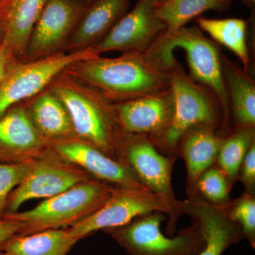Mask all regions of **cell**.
<instances>
[{"instance_id": "1", "label": "cell", "mask_w": 255, "mask_h": 255, "mask_svg": "<svg viewBox=\"0 0 255 255\" xmlns=\"http://www.w3.org/2000/svg\"><path fill=\"white\" fill-rule=\"evenodd\" d=\"M71 67L84 81L111 98L127 100L167 90L172 70L166 68L150 49L115 58L95 57Z\"/></svg>"}, {"instance_id": "2", "label": "cell", "mask_w": 255, "mask_h": 255, "mask_svg": "<svg viewBox=\"0 0 255 255\" xmlns=\"http://www.w3.org/2000/svg\"><path fill=\"white\" fill-rule=\"evenodd\" d=\"M176 48L185 50L191 80L206 85L214 92L222 107L223 120L227 122L230 99L217 46L199 28L183 26L174 31L165 30L150 47L157 59L169 70L177 65L173 55Z\"/></svg>"}, {"instance_id": "3", "label": "cell", "mask_w": 255, "mask_h": 255, "mask_svg": "<svg viewBox=\"0 0 255 255\" xmlns=\"http://www.w3.org/2000/svg\"><path fill=\"white\" fill-rule=\"evenodd\" d=\"M114 189L105 183L90 179L46 199L33 209L6 213L2 217L22 223L24 230L21 235L70 228L100 209Z\"/></svg>"}, {"instance_id": "4", "label": "cell", "mask_w": 255, "mask_h": 255, "mask_svg": "<svg viewBox=\"0 0 255 255\" xmlns=\"http://www.w3.org/2000/svg\"><path fill=\"white\" fill-rule=\"evenodd\" d=\"M163 213L143 215L121 227L104 231L128 255H198L204 248V239L196 221L174 237L161 231Z\"/></svg>"}, {"instance_id": "5", "label": "cell", "mask_w": 255, "mask_h": 255, "mask_svg": "<svg viewBox=\"0 0 255 255\" xmlns=\"http://www.w3.org/2000/svg\"><path fill=\"white\" fill-rule=\"evenodd\" d=\"M155 212L168 215L167 233L172 236L177 221L172 208L163 198L145 187H117L100 209L67 229L70 236L79 241L97 231L121 227L137 217Z\"/></svg>"}, {"instance_id": "6", "label": "cell", "mask_w": 255, "mask_h": 255, "mask_svg": "<svg viewBox=\"0 0 255 255\" xmlns=\"http://www.w3.org/2000/svg\"><path fill=\"white\" fill-rule=\"evenodd\" d=\"M97 57L91 46L55 53L32 63L9 66L0 82V118L11 106L37 95L60 72L81 60Z\"/></svg>"}, {"instance_id": "7", "label": "cell", "mask_w": 255, "mask_h": 255, "mask_svg": "<svg viewBox=\"0 0 255 255\" xmlns=\"http://www.w3.org/2000/svg\"><path fill=\"white\" fill-rule=\"evenodd\" d=\"M170 90L173 97V116L157 145L174 151L188 132L204 126L214 127L218 119L214 105L205 92L179 70L177 64L172 70Z\"/></svg>"}, {"instance_id": "8", "label": "cell", "mask_w": 255, "mask_h": 255, "mask_svg": "<svg viewBox=\"0 0 255 255\" xmlns=\"http://www.w3.org/2000/svg\"><path fill=\"white\" fill-rule=\"evenodd\" d=\"M90 179L87 172L63 160L53 151L43 154L36 159L26 177L11 191L6 213L16 212L28 200L53 197Z\"/></svg>"}, {"instance_id": "9", "label": "cell", "mask_w": 255, "mask_h": 255, "mask_svg": "<svg viewBox=\"0 0 255 255\" xmlns=\"http://www.w3.org/2000/svg\"><path fill=\"white\" fill-rule=\"evenodd\" d=\"M155 9L152 0H139L131 11L122 16L100 41L91 46L94 53L100 56L110 51H146L167 29Z\"/></svg>"}, {"instance_id": "10", "label": "cell", "mask_w": 255, "mask_h": 255, "mask_svg": "<svg viewBox=\"0 0 255 255\" xmlns=\"http://www.w3.org/2000/svg\"><path fill=\"white\" fill-rule=\"evenodd\" d=\"M148 137L133 135L124 144L125 162L143 187L163 198L177 221L181 214L172 185V160L159 153Z\"/></svg>"}, {"instance_id": "11", "label": "cell", "mask_w": 255, "mask_h": 255, "mask_svg": "<svg viewBox=\"0 0 255 255\" xmlns=\"http://www.w3.org/2000/svg\"><path fill=\"white\" fill-rule=\"evenodd\" d=\"M173 111V97L169 87L164 91L122 102L115 107L114 113L124 132L149 135L156 145L167 131Z\"/></svg>"}, {"instance_id": "12", "label": "cell", "mask_w": 255, "mask_h": 255, "mask_svg": "<svg viewBox=\"0 0 255 255\" xmlns=\"http://www.w3.org/2000/svg\"><path fill=\"white\" fill-rule=\"evenodd\" d=\"M53 94L68 110L75 135L107 155H112L117 143L110 117L103 107L68 86H56Z\"/></svg>"}, {"instance_id": "13", "label": "cell", "mask_w": 255, "mask_h": 255, "mask_svg": "<svg viewBox=\"0 0 255 255\" xmlns=\"http://www.w3.org/2000/svg\"><path fill=\"white\" fill-rule=\"evenodd\" d=\"M50 147L63 160L100 180L113 183L117 187H145L127 164L116 160L85 140L73 138L57 140L50 144Z\"/></svg>"}, {"instance_id": "14", "label": "cell", "mask_w": 255, "mask_h": 255, "mask_svg": "<svg viewBox=\"0 0 255 255\" xmlns=\"http://www.w3.org/2000/svg\"><path fill=\"white\" fill-rule=\"evenodd\" d=\"M181 214L192 216L202 233L204 248L198 255H222L233 245L245 239L241 228L226 214L222 206L211 204L196 195L178 201Z\"/></svg>"}, {"instance_id": "15", "label": "cell", "mask_w": 255, "mask_h": 255, "mask_svg": "<svg viewBox=\"0 0 255 255\" xmlns=\"http://www.w3.org/2000/svg\"><path fill=\"white\" fill-rule=\"evenodd\" d=\"M83 11V7L73 0H47L28 41V55L41 56L54 51L78 22Z\"/></svg>"}, {"instance_id": "16", "label": "cell", "mask_w": 255, "mask_h": 255, "mask_svg": "<svg viewBox=\"0 0 255 255\" xmlns=\"http://www.w3.org/2000/svg\"><path fill=\"white\" fill-rule=\"evenodd\" d=\"M0 147L23 159L36 158L44 153L48 140L37 131L28 112L16 107L0 118Z\"/></svg>"}, {"instance_id": "17", "label": "cell", "mask_w": 255, "mask_h": 255, "mask_svg": "<svg viewBox=\"0 0 255 255\" xmlns=\"http://www.w3.org/2000/svg\"><path fill=\"white\" fill-rule=\"evenodd\" d=\"M129 0H95L84 10L70 45L82 50L100 41L120 19Z\"/></svg>"}, {"instance_id": "18", "label": "cell", "mask_w": 255, "mask_h": 255, "mask_svg": "<svg viewBox=\"0 0 255 255\" xmlns=\"http://www.w3.org/2000/svg\"><path fill=\"white\" fill-rule=\"evenodd\" d=\"M222 141L215 134L214 127L209 126L195 128L183 137L182 151L187 164L190 196L196 195V183L201 174L217 159Z\"/></svg>"}, {"instance_id": "19", "label": "cell", "mask_w": 255, "mask_h": 255, "mask_svg": "<svg viewBox=\"0 0 255 255\" xmlns=\"http://www.w3.org/2000/svg\"><path fill=\"white\" fill-rule=\"evenodd\" d=\"M28 114L37 131L48 141L73 138L75 135L68 110L54 94L38 97Z\"/></svg>"}, {"instance_id": "20", "label": "cell", "mask_w": 255, "mask_h": 255, "mask_svg": "<svg viewBox=\"0 0 255 255\" xmlns=\"http://www.w3.org/2000/svg\"><path fill=\"white\" fill-rule=\"evenodd\" d=\"M47 0H9L4 10V42L11 50L26 49Z\"/></svg>"}, {"instance_id": "21", "label": "cell", "mask_w": 255, "mask_h": 255, "mask_svg": "<svg viewBox=\"0 0 255 255\" xmlns=\"http://www.w3.org/2000/svg\"><path fill=\"white\" fill-rule=\"evenodd\" d=\"M67 228L17 235L0 249V255H66L76 244Z\"/></svg>"}, {"instance_id": "22", "label": "cell", "mask_w": 255, "mask_h": 255, "mask_svg": "<svg viewBox=\"0 0 255 255\" xmlns=\"http://www.w3.org/2000/svg\"><path fill=\"white\" fill-rule=\"evenodd\" d=\"M223 76L232 105L233 114L241 127L254 128L255 86L246 72L231 62L222 61Z\"/></svg>"}, {"instance_id": "23", "label": "cell", "mask_w": 255, "mask_h": 255, "mask_svg": "<svg viewBox=\"0 0 255 255\" xmlns=\"http://www.w3.org/2000/svg\"><path fill=\"white\" fill-rule=\"evenodd\" d=\"M196 21L201 29L237 55L243 63V70L247 73L250 62L247 44V21L238 18L216 19L203 17L198 18Z\"/></svg>"}, {"instance_id": "24", "label": "cell", "mask_w": 255, "mask_h": 255, "mask_svg": "<svg viewBox=\"0 0 255 255\" xmlns=\"http://www.w3.org/2000/svg\"><path fill=\"white\" fill-rule=\"evenodd\" d=\"M233 0H165L156 4L157 17L166 25L167 31L185 26L192 18L206 11H225Z\"/></svg>"}, {"instance_id": "25", "label": "cell", "mask_w": 255, "mask_h": 255, "mask_svg": "<svg viewBox=\"0 0 255 255\" xmlns=\"http://www.w3.org/2000/svg\"><path fill=\"white\" fill-rule=\"evenodd\" d=\"M254 141V128L241 127L237 132L221 142L218 162L229 187L238 177L245 156Z\"/></svg>"}, {"instance_id": "26", "label": "cell", "mask_w": 255, "mask_h": 255, "mask_svg": "<svg viewBox=\"0 0 255 255\" xmlns=\"http://www.w3.org/2000/svg\"><path fill=\"white\" fill-rule=\"evenodd\" d=\"M36 159L0 163V219L4 216L10 194L27 175Z\"/></svg>"}, {"instance_id": "27", "label": "cell", "mask_w": 255, "mask_h": 255, "mask_svg": "<svg viewBox=\"0 0 255 255\" xmlns=\"http://www.w3.org/2000/svg\"><path fill=\"white\" fill-rule=\"evenodd\" d=\"M222 206L228 216L235 221L243 231L245 239L252 248L255 247V200L252 194H243L233 204Z\"/></svg>"}, {"instance_id": "28", "label": "cell", "mask_w": 255, "mask_h": 255, "mask_svg": "<svg viewBox=\"0 0 255 255\" xmlns=\"http://www.w3.org/2000/svg\"><path fill=\"white\" fill-rule=\"evenodd\" d=\"M196 189L211 204L216 206L228 204L229 185L226 176L219 168L211 167L205 171L196 183Z\"/></svg>"}, {"instance_id": "29", "label": "cell", "mask_w": 255, "mask_h": 255, "mask_svg": "<svg viewBox=\"0 0 255 255\" xmlns=\"http://www.w3.org/2000/svg\"><path fill=\"white\" fill-rule=\"evenodd\" d=\"M238 177L244 184L248 194L254 192L255 184V142L251 144L248 149L240 169Z\"/></svg>"}, {"instance_id": "30", "label": "cell", "mask_w": 255, "mask_h": 255, "mask_svg": "<svg viewBox=\"0 0 255 255\" xmlns=\"http://www.w3.org/2000/svg\"><path fill=\"white\" fill-rule=\"evenodd\" d=\"M24 225L15 220L1 218L0 219V249L11 238L22 234Z\"/></svg>"}, {"instance_id": "31", "label": "cell", "mask_w": 255, "mask_h": 255, "mask_svg": "<svg viewBox=\"0 0 255 255\" xmlns=\"http://www.w3.org/2000/svg\"><path fill=\"white\" fill-rule=\"evenodd\" d=\"M11 50L4 43L0 46V82L4 78L7 69L9 68V62Z\"/></svg>"}, {"instance_id": "32", "label": "cell", "mask_w": 255, "mask_h": 255, "mask_svg": "<svg viewBox=\"0 0 255 255\" xmlns=\"http://www.w3.org/2000/svg\"><path fill=\"white\" fill-rule=\"evenodd\" d=\"M21 160H23V159L16 158V155H13L11 152H8L0 147V162H13Z\"/></svg>"}, {"instance_id": "33", "label": "cell", "mask_w": 255, "mask_h": 255, "mask_svg": "<svg viewBox=\"0 0 255 255\" xmlns=\"http://www.w3.org/2000/svg\"><path fill=\"white\" fill-rule=\"evenodd\" d=\"M152 1L155 3V4H160V3L163 2L165 0H152Z\"/></svg>"}, {"instance_id": "34", "label": "cell", "mask_w": 255, "mask_h": 255, "mask_svg": "<svg viewBox=\"0 0 255 255\" xmlns=\"http://www.w3.org/2000/svg\"><path fill=\"white\" fill-rule=\"evenodd\" d=\"M247 1H248V2H251L252 3V4H255V0H247Z\"/></svg>"}, {"instance_id": "35", "label": "cell", "mask_w": 255, "mask_h": 255, "mask_svg": "<svg viewBox=\"0 0 255 255\" xmlns=\"http://www.w3.org/2000/svg\"><path fill=\"white\" fill-rule=\"evenodd\" d=\"M95 0H87V1H88V2H93V1H95Z\"/></svg>"}]
</instances>
